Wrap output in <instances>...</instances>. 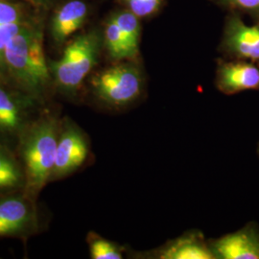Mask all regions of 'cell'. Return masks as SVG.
I'll return each instance as SVG.
<instances>
[{
  "label": "cell",
  "mask_w": 259,
  "mask_h": 259,
  "mask_svg": "<svg viewBox=\"0 0 259 259\" xmlns=\"http://www.w3.org/2000/svg\"><path fill=\"white\" fill-rule=\"evenodd\" d=\"M59 133L55 118L45 117L32 123L21 136L24 186L29 194H37L51 180Z\"/></svg>",
  "instance_id": "obj_1"
},
{
  "label": "cell",
  "mask_w": 259,
  "mask_h": 259,
  "mask_svg": "<svg viewBox=\"0 0 259 259\" xmlns=\"http://www.w3.org/2000/svg\"><path fill=\"white\" fill-rule=\"evenodd\" d=\"M101 41L96 32H90L73 39L61 60L52 65L58 85L67 93L75 92L97 64Z\"/></svg>",
  "instance_id": "obj_2"
},
{
  "label": "cell",
  "mask_w": 259,
  "mask_h": 259,
  "mask_svg": "<svg viewBox=\"0 0 259 259\" xmlns=\"http://www.w3.org/2000/svg\"><path fill=\"white\" fill-rule=\"evenodd\" d=\"M93 92L103 102L123 107L134 102L142 91V77L132 65H118L98 73L92 81Z\"/></svg>",
  "instance_id": "obj_3"
},
{
  "label": "cell",
  "mask_w": 259,
  "mask_h": 259,
  "mask_svg": "<svg viewBox=\"0 0 259 259\" xmlns=\"http://www.w3.org/2000/svg\"><path fill=\"white\" fill-rule=\"evenodd\" d=\"M35 98L0 85V141L22 136L28 128Z\"/></svg>",
  "instance_id": "obj_4"
},
{
  "label": "cell",
  "mask_w": 259,
  "mask_h": 259,
  "mask_svg": "<svg viewBox=\"0 0 259 259\" xmlns=\"http://www.w3.org/2000/svg\"><path fill=\"white\" fill-rule=\"evenodd\" d=\"M34 28L22 25L19 33L11 39L5 51V69L15 82L31 97L39 96L29 62V47Z\"/></svg>",
  "instance_id": "obj_5"
},
{
  "label": "cell",
  "mask_w": 259,
  "mask_h": 259,
  "mask_svg": "<svg viewBox=\"0 0 259 259\" xmlns=\"http://www.w3.org/2000/svg\"><path fill=\"white\" fill-rule=\"evenodd\" d=\"M88 155L89 144L83 133L73 125H65L59 133L51 180L73 173L83 165Z\"/></svg>",
  "instance_id": "obj_6"
},
{
  "label": "cell",
  "mask_w": 259,
  "mask_h": 259,
  "mask_svg": "<svg viewBox=\"0 0 259 259\" xmlns=\"http://www.w3.org/2000/svg\"><path fill=\"white\" fill-rule=\"evenodd\" d=\"M36 214L26 197L10 195L0 198V237L21 236L35 225Z\"/></svg>",
  "instance_id": "obj_7"
},
{
  "label": "cell",
  "mask_w": 259,
  "mask_h": 259,
  "mask_svg": "<svg viewBox=\"0 0 259 259\" xmlns=\"http://www.w3.org/2000/svg\"><path fill=\"white\" fill-rule=\"evenodd\" d=\"M210 248L217 259H259V234L245 228L214 241Z\"/></svg>",
  "instance_id": "obj_8"
},
{
  "label": "cell",
  "mask_w": 259,
  "mask_h": 259,
  "mask_svg": "<svg viewBox=\"0 0 259 259\" xmlns=\"http://www.w3.org/2000/svg\"><path fill=\"white\" fill-rule=\"evenodd\" d=\"M218 87L227 94L259 89V69L248 63H230L218 72Z\"/></svg>",
  "instance_id": "obj_9"
},
{
  "label": "cell",
  "mask_w": 259,
  "mask_h": 259,
  "mask_svg": "<svg viewBox=\"0 0 259 259\" xmlns=\"http://www.w3.org/2000/svg\"><path fill=\"white\" fill-rule=\"evenodd\" d=\"M226 40L233 54L259 61V26H248L239 19H232Z\"/></svg>",
  "instance_id": "obj_10"
},
{
  "label": "cell",
  "mask_w": 259,
  "mask_h": 259,
  "mask_svg": "<svg viewBox=\"0 0 259 259\" xmlns=\"http://www.w3.org/2000/svg\"><path fill=\"white\" fill-rule=\"evenodd\" d=\"M160 259H215L210 246L199 233H189L171 242L157 254Z\"/></svg>",
  "instance_id": "obj_11"
},
{
  "label": "cell",
  "mask_w": 259,
  "mask_h": 259,
  "mask_svg": "<svg viewBox=\"0 0 259 259\" xmlns=\"http://www.w3.org/2000/svg\"><path fill=\"white\" fill-rule=\"evenodd\" d=\"M88 15V7L80 0L67 2L57 12L52 22V34L56 41L63 42L82 27Z\"/></svg>",
  "instance_id": "obj_12"
},
{
  "label": "cell",
  "mask_w": 259,
  "mask_h": 259,
  "mask_svg": "<svg viewBox=\"0 0 259 259\" xmlns=\"http://www.w3.org/2000/svg\"><path fill=\"white\" fill-rule=\"evenodd\" d=\"M23 168L9 152L0 147V190H13L24 186Z\"/></svg>",
  "instance_id": "obj_13"
},
{
  "label": "cell",
  "mask_w": 259,
  "mask_h": 259,
  "mask_svg": "<svg viewBox=\"0 0 259 259\" xmlns=\"http://www.w3.org/2000/svg\"><path fill=\"white\" fill-rule=\"evenodd\" d=\"M105 44L111 59L115 61L133 59L120 28L117 25L116 20L113 17L109 20L106 26Z\"/></svg>",
  "instance_id": "obj_14"
},
{
  "label": "cell",
  "mask_w": 259,
  "mask_h": 259,
  "mask_svg": "<svg viewBox=\"0 0 259 259\" xmlns=\"http://www.w3.org/2000/svg\"><path fill=\"white\" fill-rule=\"evenodd\" d=\"M117 25L120 28L122 35L129 48L133 59L139 54V37H140V26L139 18L132 12H121L113 16Z\"/></svg>",
  "instance_id": "obj_15"
},
{
  "label": "cell",
  "mask_w": 259,
  "mask_h": 259,
  "mask_svg": "<svg viewBox=\"0 0 259 259\" xmlns=\"http://www.w3.org/2000/svg\"><path fill=\"white\" fill-rule=\"evenodd\" d=\"M90 251L93 259H121V249L111 241L101 237H93L90 240Z\"/></svg>",
  "instance_id": "obj_16"
},
{
  "label": "cell",
  "mask_w": 259,
  "mask_h": 259,
  "mask_svg": "<svg viewBox=\"0 0 259 259\" xmlns=\"http://www.w3.org/2000/svg\"><path fill=\"white\" fill-rule=\"evenodd\" d=\"M130 11L138 18H145L154 14L162 0H124Z\"/></svg>",
  "instance_id": "obj_17"
},
{
  "label": "cell",
  "mask_w": 259,
  "mask_h": 259,
  "mask_svg": "<svg viewBox=\"0 0 259 259\" xmlns=\"http://www.w3.org/2000/svg\"><path fill=\"white\" fill-rule=\"evenodd\" d=\"M22 25L19 23H11L0 25V69H5V51L11 39L15 37L21 29Z\"/></svg>",
  "instance_id": "obj_18"
},
{
  "label": "cell",
  "mask_w": 259,
  "mask_h": 259,
  "mask_svg": "<svg viewBox=\"0 0 259 259\" xmlns=\"http://www.w3.org/2000/svg\"><path fill=\"white\" fill-rule=\"evenodd\" d=\"M20 18V12L16 6L0 1V25L19 23Z\"/></svg>",
  "instance_id": "obj_19"
},
{
  "label": "cell",
  "mask_w": 259,
  "mask_h": 259,
  "mask_svg": "<svg viewBox=\"0 0 259 259\" xmlns=\"http://www.w3.org/2000/svg\"><path fill=\"white\" fill-rule=\"evenodd\" d=\"M230 5L240 9L259 12V0H224Z\"/></svg>",
  "instance_id": "obj_20"
},
{
  "label": "cell",
  "mask_w": 259,
  "mask_h": 259,
  "mask_svg": "<svg viewBox=\"0 0 259 259\" xmlns=\"http://www.w3.org/2000/svg\"><path fill=\"white\" fill-rule=\"evenodd\" d=\"M30 1H32L33 3H35V4L37 5V4H46L48 0H30Z\"/></svg>",
  "instance_id": "obj_21"
}]
</instances>
